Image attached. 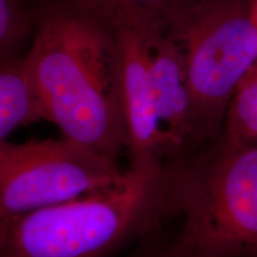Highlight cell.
<instances>
[{
    "mask_svg": "<svg viewBox=\"0 0 257 257\" xmlns=\"http://www.w3.org/2000/svg\"><path fill=\"white\" fill-rule=\"evenodd\" d=\"M25 60L48 121L62 137L118 162L126 136L115 94L112 29L68 6L42 0Z\"/></svg>",
    "mask_w": 257,
    "mask_h": 257,
    "instance_id": "1",
    "label": "cell"
},
{
    "mask_svg": "<svg viewBox=\"0 0 257 257\" xmlns=\"http://www.w3.org/2000/svg\"><path fill=\"white\" fill-rule=\"evenodd\" d=\"M169 217V166L128 168L110 191L0 219V257H111Z\"/></svg>",
    "mask_w": 257,
    "mask_h": 257,
    "instance_id": "2",
    "label": "cell"
},
{
    "mask_svg": "<svg viewBox=\"0 0 257 257\" xmlns=\"http://www.w3.org/2000/svg\"><path fill=\"white\" fill-rule=\"evenodd\" d=\"M168 257H257V146L220 134L169 165Z\"/></svg>",
    "mask_w": 257,
    "mask_h": 257,
    "instance_id": "3",
    "label": "cell"
},
{
    "mask_svg": "<svg viewBox=\"0 0 257 257\" xmlns=\"http://www.w3.org/2000/svg\"><path fill=\"white\" fill-rule=\"evenodd\" d=\"M178 34L202 147L221 134L234 93L257 63L255 0H198Z\"/></svg>",
    "mask_w": 257,
    "mask_h": 257,
    "instance_id": "4",
    "label": "cell"
},
{
    "mask_svg": "<svg viewBox=\"0 0 257 257\" xmlns=\"http://www.w3.org/2000/svg\"><path fill=\"white\" fill-rule=\"evenodd\" d=\"M125 179L118 162L64 137L0 142V219L110 191Z\"/></svg>",
    "mask_w": 257,
    "mask_h": 257,
    "instance_id": "5",
    "label": "cell"
},
{
    "mask_svg": "<svg viewBox=\"0 0 257 257\" xmlns=\"http://www.w3.org/2000/svg\"><path fill=\"white\" fill-rule=\"evenodd\" d=\"M115 94L123 118L128 168L169 166L176 159L156 112L143 24L112 27Z\"/></svg>",
    "mask_w": 257,
    "mask_h": 257,
    "instance_id": "6",
    "label": "cell"
},
{
    "mask_svg": "<svg viewBox=\"0 0 257 257\" xmlns=\"http://www.w3.org/2000/svg\"><path fill=\"white\" fill-rule=\"evenodd\" d=\"M143 27L156 112L179 161L199 149L200 144L195 133L178 27L147 24Z\"/></svg>",
    "mask_w": 257,
    "mask_h": 257,
    "instance_id": "7",
    "label": "cell"
},
{
    "mask_svg": "<svg viewBox=\"0 0 257 257\" xmlns=\"http://www.w3.org/2000/svg\"><path fill=\"white\" fill-rule=\"evenodd\" d=\"M48 121L46 106L24 56L3 60L0 67V142L19 127Z\"/></svg>",
    "mask_w": 257,
    "mask_h": 257,
    "instance_id": "8",
    "label": "cell"
},
{
    "mask_svg": "<svg viewBox=\"0 0 257 257\" xmlns=\"http://www.w3.org/2000/svg\"><path fill=\"white\" fill-rule=\"evenodd\" d=\"M81 12L112 29L119 22L179 27L198 0H48Z\"/></svg>",
    "mask_w": 257,
    "mask_h": 257,
    "instance_id": "9",
    "label": "cell"
},
{
    "mask_svg": "<svg viewBox=\"0 0 257 257\" xmlns=\"http://www.w3.org/2000/svg\"><path fill=\"white\" fill-rule=\"evenodd\" d=\"M42 0H0V59L22 56L21 51L36 34Z\"/></svg>",
    "mask_w": 257,
    "mask_h": 257,
    "instance_id": "10",
    "label": "cell"
},
{
    "mask_svg": "<svg viewBox=\"0 0 257 257\" xmlns=\"http://www.w3.org/2000/svg\"><path fill=\"white\" fill-rule=\"evenodd\" d=\"M221 134L237 142L257 146V63L234 93Z\"/></svg>",
    "mask_w": 257,
    "mask_h": 257,
    "instance_id": "11",
    "label": "cell"
},
{
    "mask_svg": "<svg viewBox=\"0 0 257 257\" xmlns=\"http://www.w3.org/2000/svg\"><path fill=\"white\" fill-rule=\"evenodd\" d=\"M168 236L162 227L136 242V246L127 257H168Z\"/></svg>",
    "mask_w": 257,
    "mask_h": 257,
    "instance_id": "12",
    "label": "cell"
},
{
    "mask_svg": "<svg viewBox=\"0 0 257 257\" xmlns=\"http://www.w3.org/2000/svg\"><path fill=\"white\" fill-rule=\"evenodd\" d=\"M255 14H256V19H257V0H255Z\"/></svg>",
    "mask_w": 257,
    "mask_h": 257,
    "instance_id": "13",
    "label": "cell"
}]
</instances>
